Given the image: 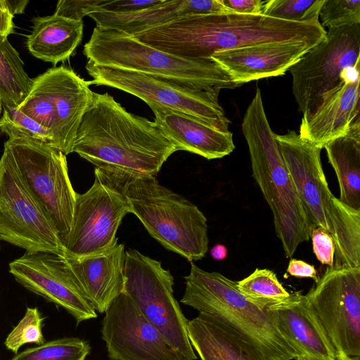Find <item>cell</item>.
<instances>
[{"instance_id": "1", "label": "cell", "mask_w": 360, "mask_h": 360, "mask_svg": "<svg viewBox=\"0 0 360 360\" xmlns=\"http://www.w3.org/2000/svg\"><path fill=\"white\" fill-rule=\"evenodd\" d=\"M175 145L154 122L128 112L108 93L94 92L72 153L109 176H156Z\"/></svg>"}, {"instance_id": "2", "label": "cell", "mask_w": 360, "mask_h": 360, "mask_svg": "<svg viewBox=\"0 0 360 360\" xmlns=\"http://www.w3.org/2000/svg\"><path fill=\"white\" fill-rule=\"evenodd\" d=\"M319 20L295 22L262 14H191L140 32L134 38L160 51L191 60L251 45L307 42L326 37Z\"/></svg>"}, {"instance_id": "3", "label": "cell", "mask_w": 360, "mask_h": 360, "mask_svg": "<svg viewBox=\"0 0 360 360\" xmlns=\"http://www.w3.org/2000/svg\"><path fill=\"white\" fill-rule=\"evenodd\" d=\"M241 127L252 176L272 212L276 234L285 255L290 258L300 243L309 240L315 227L305 213L283 160L259 88L248 106Z\"/></svg>"}, {"instance_id": "4", "label": "cell", "mask_w": 360, "mask_h": 360, "mask_svg": "<svg viewBox=\"0 0 360 360\" xmlns=\"http://www.w3.org/2000/svg\"><path fill=\"white\" fill-rule=\"evenodd\" d=\"M275 138L310 222L333 240V265L360 266V211L332 193L322 167L321 148L295 131Z\"/></svg>"}, {"instance_id": "5", "label": "cell", "mask_w": 360, "mask_h": 360, "mask_svg": "<svg viewBox=\"0 0 360 360\" xmlns=\"http://www.w3.org/2000/svg\"><path fill=\"white\" fill-rule=\"evenodd\" d=\"M100 173L124 194L130 212L165 248L191 262L205 255L209 243L207 218L196 205L161 185L155 176Z\"/></svg>"}, {"instance_id": "6", "label": "cell", "mask_w": 360, "mask_h": 360, "mask_svg": "<svg viewBox=\"0 0 360 360\" xmlns=\"http://www.w3.org/2000/svg\"><path fill=\"white\" fill-rule=\"evenodd\" d=\"M186 289L181 302L231 330L255 346L269 360L297 358L264 309L238 290L237 282L218 272L202 270L193 262L184 277Z\"/></svg>"}, {"instance_id": "7", "label": "cell", "mask_w": 360, "mask_h": 360, "mask_svg": "<svg viewBox=\"0 0 360 360\" xmlns=\"http://www.w3.org/2000/svg\"><path fill=\"white\" fill-rule=\"evenodd\" d=\"M83 53L89 61L164 78L208 91L239 86L211 59H185L160 51L127 34L95 27Z\"/></svg>"}, {"instance_id": "8", "label": "cell", "mask_w": 360, "mask_h": 360, "mask_svg": "<svg viewBox=\"0 0 360 360\" xmlns=\"http://www.w3.org/2000/svg\"><path fill=\"white\" fill-rule=\"evenodd\" d=\"M4 149L61 240L70 231L77 193L69 177L66 155L26 137L9 138Z\"/></svg>"}, {"instance_id": "9", "label": "cell", "mask_w": 360, "mask_h": 360, "mask_svg": "<svg viewBox=\"0 0 360 360\" xmlns=\"http://www.w3.org/2000/svg\"><path fill=\"white\" fill-rule=\"evenodd\" d=\"M90 81L71 68L53 67L33 79L27 97L18 109L46 128L56 149L72 153L77 132L93 100Z\"/></svg>"}, {"instance_id": "10", "label": "cell", "mask_w": 360, "mask_h": 360, "mask_svg": "<svg viewBox=\"0 0 360 360\" xmlns=\"http://www.w3.org/2000/svg\"><path fill=\"white\" fill-rule=\"evenodd\" d=\"M359 70L360 24L328 28L326 39L289 69L302 117L311 115L323 95Z\"/></svg>"}, {"instance_id": "11", "label": "cell", "mask_w": 360, "mask_h": 360, "mask_svg": "<svg viewBox=\"0 0 360 360\" xmlns=\"http://www.w3.org/2000/svg\"><path fill=\"white\" fill-rule=\"evenodd\" d=\"M124 290L142 314L186 360L197 356L188 335V320L174 297V278L161 262L136 250H125Z\"/></svg>"}, {"instance_id": "12", "label": "cell", "mask_w": 360, "mask_h": 360, "mask_svg": "<svg viewBox=\"0 0 360 360\" xmlns=\"http://www.w3.org/2000/svg\"><path fill=\"white\" fill-rule=\"evenodd\" d=\"M305 296L335 360H360V266H329Z\"/></svg>"}, {"instance_id": "13", "label": "cell", "mask_w": 360, "mask_h": 360, "mask_svg": "<svg viewBox=\"0 0 360 360\" xmlns=\"http://www.w3.org/2000/svg\"><path fill=\"white\" fill-rule=\"evenodd\" d=\"M91 84L120 89L148 104L169 108L229 131L230 120L219 101V92L197 89L174 82L134 71L101 66L87 61Z\"/></svg>"}, {"instance_id": "14", "label": "cell", "mask_w": 360, "mask_h": 360, "mask_svg": "<svg viewBox=\"0 0 360 360\" xmlns=\"http://www.w3.org/2000/svg\"><path fill=\"white\" fill-rule=\"evenodd\" d=\"M93 185L76 193L71 229L60 240L63 255L84 257L101 253L117 243L116 233L130 212L124 194L98 170Z\"/></svg>"}, {"instance_id": "15", "label": "cell", "mask_w": 360, "mask_h": 360, "mask_svg": "<svg viewBox=\"0 0 360 360\" xmlns=\"http://www.w3.org/2000/svg\"><path fill=\"white\" fill-rule=\"evenodd\" d=\"M0 240L26 252L63 255L57 231L25 186L4 149L0 159Z\"/></svg>"}, {"instance_id": "16", "label": "cell", "mask_w": 360, "mask_h": 360, "mask_svg": "<svg viewBox=\"0 0 360 360\" xmlns=\"http://www.w3.org/2000/svg\"><path fill=\"white\" fill-rule=\"evenodd\" d=\"M102 339L110 360H186L125 292L105 312Z\"/></svg>"}, {"instance_id": "17", "label": "cell", "mask_w": 360, "mask_h": 360, "mask_svg": "<svg viewBox=\"0 0 360 360\" xmlns=\"http://www.w3.org/2000/svg\"><path fill=\"white\" fill-rule=\"evenodd\" d=\"M9 272L25 288L64 308L77 325L97 317L74 281L63 255L25 252L9 264Z\"/></svg>"}, {"instance_id": "18", "label": "cell", "mask_w": 360, "mask_h": 360, "mask_svg": "<svg viewBox=\"0 0 360 360\" xmlns=\"http://www.w3.org/2000/svg\"><path fill=\"white\" fill-rule=\"evenodd\" d=\"M315 44L300 41L251 45L214 53L217 63L238 86L284 75Z\"/></svg>"}, {"instance_id": "19", "label": "cell", "mask_w": 360, "mask_h": 360, "mask_svg": "<svg viewBox=\"0 0 360 360\" xmlns=\"http://www.w3.org/2000/svg\"><path fill=\"white\" fill-rule=\"evenodd\" d=\"M360 77L357 73L323 96L314 112L302 117L300 136L323 148L360 124Z\"/></svg>"}, {"instance_id": "20", "label": "cell", "mask_w": 360, "mask_h": 360, "mask_svg": "<svg viewBox=\"0 0 360 360\" xmlns=\"http://www.w3.org/2000/svg\"><path fill=\"white\" fill-rule=\"evenodd\" d=\"M63 257L79 289L99 313H105L114 300L124 292L123 244L116 243L96 255Z\"/></svg>"}, {"instance_id": "21", "label": "cell", "mask_w": 360, "mask_h": 360, "mask_svg": "<svg viewBox=\"0 0 360 360\" xmlns=\"http://www.w3.org/2000/svg\"><path fill=\"white\" fill-rule=\"evenodd\" d=\"M264 310L295 351L297 358L335 360L331 346L301 291L290 294Z\"/></svg>"}, {"instance_id": "22", "label": "cell", "mask_w": 360, "mask_h": 360, "mask_svg": "<svg viewBox=\"0 0 360 360\" xmlns=\"http://www.w3.org/2000/svg\"><path fill=\"white\" fill-rule=\"evenodd\" d=\"M148 105L154 113L155 125L178 150L212 160L226 156L235 149L230 131H222L202 120L169 108Z\"/></svg>"}, {"instance_id": "23", "label": "cell", "mask_w": 360, "mask_h": 360, "mask_svg": "<svg viewBox=\"0 0 360 360\" xmlns=\"http://www.w3.org/2000/svg\"><path fill=\"white\" fill-rule=\"evenodd\" d=\"M221 0H171L129 13L97 11L89 16L101 29L113 30L129 36L191 14L232 13Z\"/></svg>"}, {"instance_id": "24", "label": "cell", "mask_w": 360, "mask_h": 360, "mask_svg": "<svg viewBox=\"0 0 360 360\" xmlns=\"http://www.w3.org/2000/svg\"><path fill=\"white\" fill-rule=\"evenodd\" d=\"M187 329L201 360H269L255 346L207 316L199 314L188 321Z\"/></svg>"}, {"instance_id": "25", "label": "cell", "mask_w": 360, "mask_h": 360, "mask_svg": "<svg viewBox=\"0 0 360 360\" xmlns=\"http://www.w3.org/2000/svg\"><path fill=\"white\" fill-rule=\"evenodd\" d=\"M83 20L77 21L55 14L33 19L26 45L37 58L56 65L68 59L83 37Z\"/></svg>"}, {"instance_id": "26", "label": "cell", "mask_w": 360, "mask_h": 360, "mask_svg": "<svg viewBox=\"0 0 360 360\" xmlns=\"http://www.w3.org/2000/svg\"><path fill=\"white\" fill-rule=\"evenodd\" d=\"M325 148L340 186V200L360 211V124L327 143Z\"/></svg>"}, {"instance_id": "27", "label": "cell", "mask_w": 360, "mask_h": 360, "mask_svg": "<svg viewBox=\"0 0 360 360\" xmlns=\"http://www.w3.org/2000/svg\"><path fill=\"white\" fill-rule=\"evenodd\" d=\"M33 79L25 71L18 52L0 34V98L2 105L18 107L28 95Z\"/></svg>"}, {"instance_id": "28", "label": "cell", "mask_w": 360, "mask_h": 360, "mask_svg": "<svg viewBox=\"0 0 360 360\" xmlns=\"http://www.w3.org/2000/svg\"><path fill=\"white\" fill-rule=\"evenodd\" d=\"M237 287L245 297L262 309L290 295L276 274L267 269H256L250 276L238 281Z\"/></svg>"}, {"instance_id": "29", "label": "cell", "mask_w": 360, "mask_h": 360, "mask_svg": "<svg viewBox=\"0 0 360 360\" xmlns=\"http://www.w3.org/2000/svg\"><path fill=\"white\" fill-rule=\"evenodd\" d=\"M89 343L77 338H63L27 349L11 360H85Z\"/></svg>"}, {"instance_id": "30", "label": "cell", "mask_w": 360, "mask_h": 360, "mask_svg": "<svg viewBox=\"0 0 360 360\" xmlns=\"http://www.w3.org/2000/svg\"><path fill=\"white\" fill-rule=\"evenodd\" d=\"M3 109L0 119L1 132L9 138L26 137L56 149L53 139L46 128L20 112L18 108L3 105Z\"/></svg>"}, {"instance_id": "31", "label": "cell", "mask_w": 360, "mask_h": 360, "mask_svg": "<svg viewBox=\"0 0 360 360\" xmlns=\"http://www.w3.org/2000/svg\"><path fill=\"white\" fill-rule=\"evenodd\" d=\"M324 0H269L262 15L295 22L319 20Z\"/></svg>"}, {"instance_id": "32", "label": "cell", "mask_w": 360, "mask_h": 360, "mask_svg": "<svg viewBox=\"0 0 360 360\" xmlns=\"http://www.w3.org/2000/svg\"><path fill=\"white\" fill-rule=\"evenodd\" d=\"M44 319L37 307H27L24 317L7 336L5 340L6 348L17 354L23 345L45 343L41 331Z\"/></svg>"}, {"instance_id": "33", "label": "cell", "mask_w": 360, "mask_h": 360, "mask_svg": "<svg viewBox=\"0 0 360 360\" xmlns=\"http://www.w3.org/2000/svg\"><path fill=\"white\" fill-rule=\"evenodd\" d=\"M319 17L323 27L338 28L360 24V1L324 0Z\"/></svg>"}, {"instance_id": "34", "label": "cell", "mask_w": 360, "mask_h": 360, "mask_svg": "<svg viewBox=\"0 0 360 360\" xmlns=\"http://www.w3.org/2000/svg\"><path fill=\"white\" fill-rule=\"evenodd\" d=\"M103 0H60L53 14L65 18L82 21L84 16L100 11Z\"/></svg>"}, {"instance_id": "35", "label": "cell", "mask_w": 360, "mask_h": 360, "mask_svg": "<svg viewBox=\"0 0 360 360\" xmlns=\"http://www.w3.org/2000/svg\"><path fill=\"white\" fill-rule=\"evenodd\" d=\"M313 252L323 264L333 266L335 257V245L332 238L322 229L315 228L311 231Z\"/></svg>"}, {"instance_id": "36", "label": "cell", "mask_w": 360, "mask_h": 360, "mask_svg": "<svg viewBox=\"0 0 360 360\" xmlns=\"http://www.w3.org/2000/svg\"><path fill=\"white\" fill-rule=\"evenodd\" d=\"M163 0H103L98 11L129 13L162 3Z\"/></svg>"}, {"instance_id": "37", "label": "cell", "mask_w": 360, "mask_h": 360, "mask_svg": "<svg viewBox=\"0 0 360 360\" xmlns=\"http://www.w3.org/2000/svg\"><path fill=\"white\" fill-rule=\"evenodd\" d=\"M222 4L232 12L245 15H259L266 1L221 0Z\"/></svg>"}, {"instance_id": "38", "label": "cell", "mask_w": 360, "mask_h": 360, "mask_svg": "<svg viewBox=\"0 0 360 360\" xmlns=\"http://www.w3.org/2000/svg\"><path fill=\"white\" fill-rule=\"evenodd\" d=\"M287 272L295 277L311 278L315 281V283L319 278L313 265L300 259H292L288 264Z\"/></svg>"}, {"instance_id": "39", "label": "cell", "mask_w": 360, "mask_h": 360, "mask_svg": "<svg viewBox=\"0 0 360 360\" xmlns=\"http://www.w3.org/2000/svg\"><path fill=\"white\" fill-rule=\"evenodd\" d=\"M13 17L4 6L3 0H0V34L8 37L14 32Z\"/></svg>"}, {"instance_id": "40", "label": "cell", "mask_w": 360, "mask_h": 360, "mask_svg": "<svg viewBox=\"0 0 360 360\" xmlns=\"http://www.w3.org/2000/svg\"><path fill=\"white\" fill-rule=\"evenodd\" d=\"M4 4L9 12L14 16L22 13L28 4L27 0H3Z\"/></svg>"}, {"instance_id": "41", "label": "cell", "mask_w": 360, "mask_h": 360, "mask_svg": "<svg viewBox=\"0 0 360 360\" xmlns=\"http://www.w3.org/2000/svg\"><path fill=\"white\" fill-rule=\"evenodd\" d=\"M210 255L214 259L221 261L227 257L228 250L225 245L217 244L211 248Z\"/></svg>"}, {"instance_id": "42", "label": "cell", "mask_w": 360, "mask_h": 360, "mask_svg": "<svg viewBox=\"0 0 360 360\" xmlns=\"http://www.w3.org/2000/svg\"><path fill=\"white\" fill-rule=\"evenodd\" d=\"M296 360H309L307 358H304V357H297L295 359Z\"/></svg>"}, {"instance_id": "43", "label": "cell", "mask_w": 360, "mask_h": 360, "mask_svg": "<svg viewBox=\"0 0 360 360\" xmlns=\"http://www.w3.org/2000/svg\"><path fill=\"white\" fill-rule=\"evenodd\" d=\"M1 107H2V102H1V100L0 98V112H1Z\"/></svg>"}, {"instance_id": "44", "label": "cell", "mask_w": 360, "mask_h": 360, "mask_svg": "<svg viewBox=\"0 0 360 360\" xmlns=\"http://www.w3.org/2000/svg\"><path fill=\"white\" fill-rule=\"evenodd\" d=\"M0 249H1V246H0Z\"/></svg>"}]
</instances>
